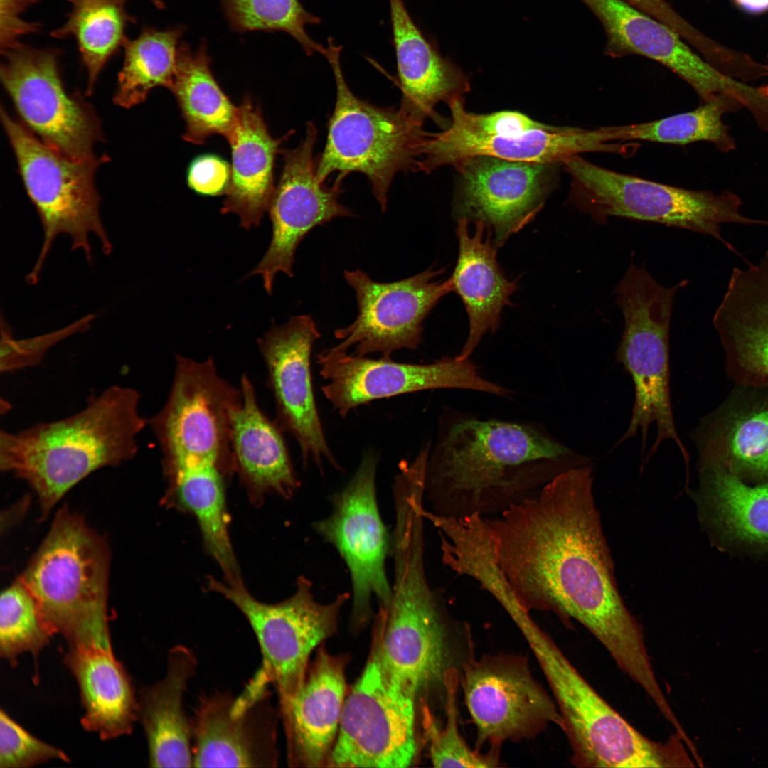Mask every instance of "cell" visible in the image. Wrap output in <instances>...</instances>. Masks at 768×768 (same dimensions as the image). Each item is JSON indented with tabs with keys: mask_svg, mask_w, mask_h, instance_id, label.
I'll use <instances>...</instances> for the list:
<instances>
[{
	"mask_svg": "<svg viewBox=\"0 0 768 768\" xmlns=\"http://www.w3.org/2000/svg\"><path fill=\"white\" fill-rule=\"evenodd\" d=\"M347 654L321 644L294 697L279 703L291 767H326L338 735L346 695Z\"/></svg>",
	"mask_w": 768,
	"mask_h": 768,
	"instance_id": "d4e9b609",
	"label": "cell"
},
{
	"mask_svg": "<svg viewBox=\"0 0 768 768\" xmlns=\"http://www.w3.org/2000/svg\"><path fill=\"white\" fill-rule=\"evenodd\" d=\"M743 108L735 98L719 94L700 102L693 110L647 122L604 127L614 142L646 141L650 142L687 144L698 142L713 144L722 152L736 148L735 141L722 122L729 112Z\"/></svg>",
	"mask_w": 768,
	"mask_h": 768,
	"instance_id": "d590c367",
	"label": "cell"
},
{
	"mask_svg": "<svg viewBox=\"0 0 768 768\" xmlns=\"http://www.w3.org/2000/svg\"><path fill=\"white\" fill-rule=\"evenodd\" d=\"M326 381L321 390L341 417L378 399L437 388H462L505 395L503 387L481 377L469 358H442L429 364L396 362L390 356L371 359L326 349L316 356Z\"/></svg>",
	"mask_w": 768,
	"mask_h": 768,
	"instance_id": "e0dca14e",
	"label": "cell"
},
{
	"mask_svg": "<svg viewBox=\"0 0 768 768\" xmlns=\"http://www.w3.org/2000/svg\"><path fill=\"white\" fill-rule=\"evenodd\" d=\"M592 466L566 470L535 496L486 518L499 566L528 611L584 626L643 689L657 679L641 626L617 589L592 494Z\"/></svg>",
	"mask_w": 768,
	"mask_h": 768,
	"instance_id": "6da1fadb",
	"label": "cell"
},
{
	"mask_svg": "<svg viewBox=\"0 0 768 768\" xmlns=\"http://www.w3.org/2000/svg\"><path fill=\"white\" fill-rule=\"evenodd\" d=\"M317 138L314 124H306V135L293 149H282L283 169L268 211L272 224L270 246L250 275L260 274L264 288L271 294L274 277L282 272L293 277L296 250L314 228L338 217L352 216L338 198L342 181L331 186L321 183L316 175L314 149Z\"/></svg>",
	"mask_w": 768,
	"mask_h": 768,
	"instance_id": "7402d4cb",
	"label": "cell"
},
{
	"mask_svg": "<svg viewBox=\"0 0 768 768\" xmlns=\"http://www.w3.org/2000/svg\"><path fill=\"white\" fill-rule=\"evenodd\" d=\"M595 15L605 35L604 53L613 58L641 55L678 75L698 95L700 102L719 94L754 105L756 87L722 73L693 51L673 29L623 0H580Z\"/></svg>",
	"mask_w": 768,
	"mask_h": 768,
	"instance_id": "603a6c76",
	"label": "cell"
},
{
	"mask_svg": "<svg viewBox=\"0 0 768 768\" xmlns=\"http://www.w3.org/2000/svg\"><path fill=\"white\" fill-rule=\"evenodd\" d=\"M149 1H151L154 4V6H156L158 9H162L164 8V4L163 3L162 0H149Z\"/></svg>",
	"mask_w": 768,
	"mask_h": 768,
	"instance_id": "f907efd6",
	"label": "cell"
},
{
	"mask_svg": "<svg viewBox=\"0 0 768 768\" xmlns=\"http://www.w3.org/2000/svg\"><path fill=\"white\" fill-rule=\"evenodd\" d=\"M424 522L395 523L390 552L394 563L392 598L375 617L381 626L379 658L393 683L416 699L437 683L444 684L449 667L447 637L460 622L449 615L444 598L427 578Z\"/></svg>",
	"mask_w": 768,
	"mask_h": 768,
	"instance_id": "277c9868",
	"label": "cell"
},
{
	"mask_svg": "<svg viewBox=\"0 0 768 768\" xmlns=\"http://www.w3.org/2000/svg\"><path fill=\"white\" fill-rule=\"evenodd\" d=\"M1 78L19 114L43 142L73 159L95 156L100 126L91 107L64 89L57 51L20 43L1 51Z\"/></svg>",
	"mask_w": 768,
	"mask_h": 768,
	"instance_id": "9a60e30c",
	"label": "cell"
},
{
	"mask_svg": "<svg viewBox=\"0 0 768 768\" xmlns=\"http://www.w3.org/2000/svg\"><path fill=\"white\" fill-rule=\"evenodd\" d=\"M68 19L52 36H73L88 74L87 92L91 95L97 76L107 61L127 40L125 28L133 18L126 11L124 0H68Z\"/></svg>",
	"mask_w": 768,
	"mask_h": 768,
	"instance_id": "74e56055",
	"label": "cell"
},
{
	"mask_svg": "<svg viewBox=\"0 0 768 768\" xmlns=\"http://www.w3.org/2000/svg\"><path fill=\"white\" fill-rule=\"evenodd\" d=\"M238 107L235 122L226 139L231 149V180L220 211L238 215L240 226L248 230L257 226L269 209L276 188V155L293 131L274 139L260 110L249 97H244Z\"/></svg>",
	"mask_w": 768,
	"mask_h": 768,
	"instance_id": "4dcf8cb0",
	"label": "cell"
},
{
	"mask_svg": "<svg viewBox=\"0 0 768 768\" xmlns=\"http://www.w3.org/2000/svg\"><path fill=\"white\" fill-rule=\"evenodd\" d=\"M561 164L488 156L461 160L453 165L458 172L454 216L483 223L500 247L542 209L557 183Z\"/></svg>",
	"mask_w": 768,
	"mask_h": 768,
	"instance_id": "ac0fdd59",
	"label": "cell"
},
{
	"mask_svg": "<svg viewBox=\"0 0 768 768\" xmlns=\"http://www.w3.org/2000/svg\"><path fill=\"white\" fill-rule=\"evenodd\" d=\"M232 30L284 31L291 36L311 56L323 54L325 47L308 34L306 25H316L321 19L308 12L299 0H222Z\"/></svg>",
	"mask_w": 768,
	"mask_h": 768,
	"instance_id": "f35d334b",
	"label": "cell"
},
{
	"mask_svg": "<svg viewBox=\"0 0 768 768\" xmlns=\"http://www.w3.org/2000/svg\"><path fill=\"white\" fill-rule=\"evenodd\" d=\"M375 622L364 669L346 697L326 767L402 768L416 760V698L391 682L379 658Z\"/></svg>",
	"mask_w": 768,
	"mask_h": 768,
	"instance_id": "4fadbf2b",
	"label": "cell"
},
{
	"mask_svg": "<svg viewBox=\"0 0 768 768\" xmlns=\"http://www.w3.org/2000/svg\"><path fill=\"white\" fill-rule=\"evenodd\" d=\"M767 68H768V56H767ZM758 89H759V90L760 91V92H761V93H762V95H764V97H767V98H768V83H767V85H762V86L758 87Z\"/></svg>",
	"mask_w": 768,
	"mask_h": 768,
	"instance_id": "681fc988",
	"label": "cell"
},
{
	"mask_svg": "<svg viewBox=\"0 0 768 768\" xmlns=\"http://www.w3.org/2000/svg\"><path fill=\"white\" fill-rule=\"evenodd\" d=\"M713 324L731 376L740 385L768 387V250L733 269Z\"/></svg>",
	"mask_w": 768,
	"mask_h": 768,
	"instance_id": "484cf974",
	"label": "cell"
},
{
	"mask_svg": "<svg viewBox=\"0 0 768 768\" xmlns=\"http://www.w3.org/2000/svg\"><path fill=\"white\" fill-rule=\"evenodd\" d=\"M457 676L454 671L445 680L446 723L439 728L427 706H424V727L430 742V754L435 767H494L498 763L495 753L483 754L473 750L461 735L456 704Z\"/></svg>",
	"mask_w": 768,
	"mask_h": 768,
	"instance_id": "60d3db41",
	"label": "cell"
},
{
	"mask_svg": "<svg viewBox=\"0 0 768 768\" xmlns=\"http://www.w3.org/2000/svg\"><path fill=\"white\" fill-rule=\"evenodd\" d=\"M207 587L231 602L249 622L262 656L252 679L264 686L273 683L279 703L296 695L312 651L336 632L339 613L351 598L349 592H344L331 602H319L311 581L303 575L297 579L292 596L273 604L255 599L242 580L221 582L209 576Z\"/></svg>",
	"mask_w": 768,
	"mask_h": 768,
	"instance_id": "7c38bea8",
	"label": "cell"
},
{
	"mask_svg": "<svg viewBox=\"0 0 768 768\" xmlns=\"http://www.w3.org/2000/svg\"><path fill=\"white\" fill-rule=\"evenodd\" d=\"M444 271L431 267L411 277L383 283L361 270H346L344 278L356 292L358 311L352 324L334 331L340 342L333 348H353L352 354L360 356L373 353L390 356L398 350L416 349L425 318L452 291L449 279L434 281Z\"/></svg>",
	"mask_w": 768,
	"mask_h": 768,
	"instance_id": "2e32d148",
	"label": "cell"
},
{
	"mask_svg": "<svg viewBox=\"0 0 768 768\" xmlns=\"http://www.w3.org/2000/svg\"><path fill=\"white\" fill-rule=\"evenodd\" d=\"M52 759L70 761L63 750L32 735L1 709V768L31 767Z\"/></svg>",
	"mask_w": 768,
	"mask_h": 768,
	"instance_id": "ee69618b",
	"label": "cell"
},
{
	"mask_svg": "<svg viewBox=\"0 0 768 768\" xmlns=\"http://www.w3.org/2000/svg\"><path fill=\"white\" fill-rule=\"evenodd\" d=\"M378 457L367 452L351 479L331 497L332 509L313 523L344 561L352 588L351 625L362 630L373 616L372 600L386 608L392 598L385 568L391 538L381 518L376 493Z\"/></svg>",
	"mask_w": 768,
	"mask_h": 768,
	"instance_id": "5bb4252c",
	"label": "cell"
},
{
	"mask_svg": "<svg viewBox=\"0 0 768 768\" xmlns=\"http://www.w3.org/2000/svg\"><path fill=\"white\" fill-rule=\"evenodd\" d=\"M341 50L329 37L322 54L331 68L336 97L326 144L316 157V175L324 183L335 172L336 179L342 181L351 172L365 174L385 211L394 176L399 171H418L422 144L428 132L423 129L422 121L400 108L380 107L357 97L343 76Z\"/></svg>",
	"mask_w": 768,
	"mask_h": 768,
	"instance_id": "ba28073f",
	"label": "cell"
},
{
	"mask_svg": "<svg viewBox=\"0 0 768 768\" xmlns=\"http://www.w3.org/2000/svg\"><path fill=\"white\" fill-rule=\"evenodd\" d=\"M321 337L309 315L273 325L257 340L273 395L277 423L297 441L304 467L312 462L322 472L324 463L341 466L329 446L316 407L311 354Z\"/></svg>",
	"mask_w": 768,
	"mask_h": 768,
	"instance_id": "ffe728a7",
	"label": "cell"
},
{
	"mask_svg": "<svg viewBox=\"0 0 768 768\" xmlns=\"http://www.w3.org/2000/svg\"><path fill=\"white\" fill-rule=\"evenodd\" d=\"M388 1L398 82L402 94L400 108L422 121L430 117L443 127L446 121L434 111L435 106L462 98L470 90L469 80L429 43L402 0Z\"/></svg>",
	"mask_w": 768,
	"mask_h": 768,
	"instance_id": "83f0119b",
	"label": "cell"
},
{
	"mask_svg": "<svg viewBox=\"0 0 768 768\" xmlns=\"http://www.w3.org/2000/svg\"><path fill=\"white\" fill-rule=\"evenodd\" d=\"M734 4L742 11L753 15L768 11V0H733Z\"/></svg>",
	"mask_w": 768,
	"mask_h": 768,
	"instance_id": "c3c4849f",
	"label": "cell"
},
{
	"mask_svg": "<svg viewBox=\"0 0 768 768\" xmlns=\"http://www.w3.org/2000/svg\"><path fill=\"white\" fill-rule=\"evenodd\" d=\"M1 119L43 230L42 246L26 277L27 283L38 282L53 241L60 234L70 238L71 250H81L90 264L92 262L91 233L99 239L102 252L110 255L112 245L100 219V198L94 183L97 166L107 158H69L38 141L2 106Z\"/></svg>",
	"mask_w": 768,
	"mask_h": 768,
	"instance_id": "8fae6325",
	"label": "cell"
},
{
	"mask_svg": "<svg viewBox=\"0 0 768 768\" xmlns=\"http://www.w3.org/2000/svg\"><path fill=\"white\" fill-rule=\"evenodd\" d=\"M242 402L230 414L234 469L255 498L274 492L292 498L300 484L282 428L259 406L246 374L240 379Z\"/></svg>",
	"mask_w": 768,
	"mask_h": 768,
	"instance_id": "f1b7e54d",
	"label": "cell"
},
{
	"mask_svg": "<svg viewBox=\"0 0 768 768\" xmlns=\"http://www.w3.org/2000/svg\"><path fill=\"white\" fill-rule=\"evenodd\" d=\"M698 501L705 520L723 537L768 550V482L750 485L727 470L699 462Z\"/></svg>",
	"mask_w": 768,
	"mask_h": 768,
	"instance_id": "836d02e7",
	"label": "cell"
},
{
	"mask_svg": "<svg viewBox=\"0 0 768 768\" xmlns=\"http://www.w3.org/2000/svg\"><path fill=\"white\" fill-rule=\"evenodd\" d=\"M270 696L268 687L250 682L237 697L202 695L191 718L193 767H277L280 717Z\"/></svg>",
	"mask_w": 768,
	"mask_h": 768,
	"instance_id": "44dd1931",
	"label": "cell"
},
{
	"mask_svg": "<svg viewBox=\"0 0 768 768\" xmlns=\"http://www.w3.org/2000/svg\"><path fill=\"white\" fill-rule=\"evenodd\" d=\"M54 634L31 592L18 577L1 595V656L15 666L20 654L37 655Z\"/></svg>",
	"mask_w": 768,
	"mask_h": 768,
	"instance_id": "ab89813d",
	"label": "cell"
},
{
	"mask_svg": "<svg viewBox=\"0 0 768 768\" xmlns=\"http://www.w3.org/2000/svg\"><path fill=\"white\" fill-rule=\"evenodd\" d=\"M140 393L114 385L92 394L68 417L0 432V469L35 491L41 518L78 483L105 467L132 460L137 437L148 425L139 412Z\"/></svg>",
	"mask_w": 768,
	"mask_h": 768,
	"instance_id": "3957f363",
	"label": "cell"
},
{
	"mask_svg": "<svg viewBox=\"0 0 768 768\" xmlns=\"http://www.w3.org/2000/svg\"><path fill=\"white\" fill-rule=\"evenodd\" d=\"M230 180L231 166L217 155L198 156L188 169V185L198 194L211 196L225 194Z\"/></svg>",
	"mask_w": 768,
	"mask_h": 768,
	"instance_id": "f6af8a7d",
	"label": "cell"
},
{
	"mask_svg": "<svg viewBox=\"0 0 768 768\" xmlns=\"http://www.w3.org/2000/svg\"><path fill=\"white\" fill-rule=\"evenodd\" d=\"M582 456L529 426L462 420L428 457L424 501L441 516L493 517L579 466Z\"/></svg>",
	"mask_w": 768,
	"mask_h": 768,
	"instance_id": "7a4b0ae2",
	"label": "cell"
},
{
	"mask_svg": "<svg viewBox=\"0 0 768 768\" xmlns=\"http://www.w3.org/2000/svg\"><path fill=\"white\" fill-rule=\"evenodd\" d=\"M469 221L457 220L456 233L459 254L449 278L452 290L463 302L469 321V332L458 359H466L489 332L498 329L501 311L512 304L510 297L517 289L516 281L508 279L496 259L492 233L481 222H476L474 233Z\"/></svg>",
	"mask_w": 768,
	"mask_h": 768,
	"instance_id": "f546056e",
	"label": "cell"
},
{
	"mask_svg": "<svg viewBox=\"0 0 768 768\" xmlns=\"http://www.w3.org/2000/svg\"><path fill=\"white\" fill-rule=\"evenodd\" d=\"M672 287L659 284L644 265L630 264L616 287L615 304L621 309L624 329L616 359L630 374L635 399L631 420L616 447L641 432L644 452L650 425L656 427V437L645 462L653 457L664 440L678 447L686 466L689 455L678 435L672 412L669 386V330L673 299L686 284Z\"/></svg>",
	"mask_w": 768,
	"mask_h": 768,
	"instance_id": "52a82bcc",
	"label": "cell"
},
{
	"mask_svg": "<svg viewBox=\"0 0 768 768\" xmlns=\"http://www.w3.org/2000/svg\"><path fill=\"white\" fill-rule=\"evenodd\" d=\"M516 626L533 653L552 690L572 750L580 767H681L692 762L681 737L654 741L633 727L587 683L561 649L533 619Z\"/></svg>",
	"mask_w": 768,
	"mask_h": 768,
	"instance_id": "5b68a950",
	"label": "cell"
},
{
	"mask_svg": "<svg viewBox=\"0 0 768 768\" xmlns=\"http://www.w3.org/2000/svg\"><path fill=\"white\" fill-rule=\"evenodd\" d=\"M587 152L627 156L629 145L612 142L603 128L594 129L552 126L520 134L477 136L446 129L428 132L421 147L418 171L429 173L442 166H453L466 158L488 156L509 161L539 164L561 163Z\"/></svg>",
	"mask_w": 768,
	"mask_h": 768,
	"instance_id": "cb8c5ba5",
	"label": "cell"
},
{
	"mask_svg": "<svg viewBox=\"0 0 768 768\" xmlns=\"http://www.w3.org/2000/svg\"><path fill=\"white\" fill-rule=\"evenodd\" d=\"M37 0H1L0 40L1 51L18 43L21 35L37 31L38 24L23 21L20 15Z\"/></svg>",
	"mask_w": 768,
	"mask_h": 768,
	"instance_id": "7dc6e473",
	"label": "cell"
},
{
	"mask_svg": "<svg viewBox=\"0 0 768 768\" xmlns=\"http://www.w3.org/2000/svg\"><path fill=\"white\" fill-rule=\"evenodd\" d=\"M571 177L569 202L596 223L612 217L663 224L712 236L738 254L722 236V223L765 225L740 212V197L663 184L607 169L572 156L562 162Z\"/></svg>",
	"mask_w": 768,
	"mask_h": 768,
	"instance_id": "9c48e42d",
	"label": "cell"
},
{
	"mask_svg": "<svg viewBox=\"0 0 768 768\" xmlns=\"http://www.w3.org/2000/svg\"><path fill=\"white\" fill-rule=\"evenodd\" d=\"M451 122L444 129L459 134L477 136H503L550 129L552 126L539 122L517 111H501L490 114H476L465 109L464 98L449 102Z\"/></svg>",
	"mask_w": 768,
	"mask_h": 768,
	"instance_id": "b9f144b4",
	"label": "cell"
},
{
	"mask_svg": "<svg viewBox=\"0 0 768 768\" xmlns=\"http://www.w3.org/2000/svg\"><path fill=\"white\" fill-rule=\"evenodd\" d=\"M185 30L183 26L162 31L145 28L137 38L126 41L124 64L114 97L116 105L129 108L144 102L156 87L171 89L178 45Z\"/></svg>",
	"mask_w": 768,
	"mask_h": 768,
	"instance_id": "8d00e7d4",
	"label": "cell"
},
{
	"mask_svg": "<svg viewBox=\"0 0 768 768\" xmlns=\"http://www.w3.org/2000/svg\"><path fill=\"white\" fill-rule=\"evenodd\" d=\"M170 392L148 420L166 479L187 473L235 471L230 414L242 400L218 373L212 358L198 362L176 354Z\"/></svg>",
	"mask_w": 768,
	"mask_h": 768,
	"instance_id": "30bf717a",
	"label": "cell"
},
{
	"mask_svg": "<svg viewBox=\"0 0 768 768\" xmlns=\"http://www.w3.org/2000/svg\"><path fill=\"white\" fill-rule=\"evenodd\" d=\"M692 432L699 462L768 482V387L741 385Z\"/></svg>",
	"mask_w": 768,
	"mask_h": 768,
	"instance_id": "4316f807",
	"label": "cell"
},
{
	"mask_svg": "<svg viewBox=\"0 0 768 768\" xmlns=\"http://www.w3.org/2000/svg\"><path fill=\"white\" fill-rule=\"evenodd\" d=\"M94 318L93 314H89L61 329L33 338L16 339L10 326L1 317V373H11L39 364L52 346L72 334L85 331Z\"/></svg>",
	"mask_w": 768,
	"mask_h": 768,
	"instance_id": "7bdbcfd3",
	"label": "cell"
},
{
	"mask_svg": "<svg viewBox=\"0 0 768 768\" xmlns=\"http://www.w3.org/2000/svg\"><path fill=\"white\" fill-rule=\"evenodd\" d=\"M174 95L186 122L184 140L203 144L213 135L226 139L236 120L238 107L225 95L210 69L206 44L196 50L181 43L176 73L170 90Z\"/></svg>",
	"mask_w": 768,
	"mask_h": 768,
	"instance_id": "e575fe53",
	"label": "cell"
},
{
	"mask_svg": "<svg viewBox=\"0 0 768 768\" xmlns=\"http://www.w3.org/2000/svg\"><path fill=\"white\" fill-rule=\"evenodd\" d=\"M623 1L671 27L698 52H701L707 46L709 38L687 21L667 1Z\"/></svg>",
	"mask_w": 768,
	"mask_h": 768,
	"instance_id": "bcb514c9",
	"label": "cell"
},
{
	"mask_svg": "<svg viewBox=\"0 0 768 768\" xmlns=\"http://www.w3.org/2000/svg\"><path fill=\"white\" fill-rule=\"evenodd\" d=\"M198 661L183 645L169 650L163 679L144 688L138 700V720L148 744L151 767H192V724L183 709L188 683Z\"/></svg>",
	"mask_w": 768,
	"mask_h": 768,
	"instance_id": "1f68e13d",
	"label": "cell"
},
{
	"mask_svg": "<svg viewBox=\"0 0 768 768\" xmlns=\"http://www.w3.org/2000/svg\"><path fill=\"white\" fill-rule=\"evenodd\" d=\"M462 688L479 743L530 738L550 724L562 728L555 700L517 657L486 656L468 663Z\"/></svg>",
	"mask_w": 768,
	"mask_h": 768,
	"instance_id": "d6986e66",
	"label": "cell"
},
{
	"mask_svg": "<svg viewBox=\"0 0 768 768\" xmlns=\"http://www.w3.org/2000/svg\"><path fill=\"white\" fill-rule=\"evenodd\" d=\"M65 663L79 687L85 710L83 728L102 740L129 735L138 719V700L131 679L111 646L71 645Z\"/></svg>",
	"mask_w": 768,
	"mask_h": 768,
	"instance_id": "d6a6232c",
	"label": "cell"
},
{
	"mask_svg": "<svg viewBox=\"0 0 768 768\" xmlns=\"http://www.w3.org/2000/svg\"><path fill=\"white\" fill-rule=\"evenodd\" d=\"M110 550L85 519L64 506L20 578L54 634L70 646H110Z\"/></svg>",
	"mask_w": 768,
	"mask_h": 768,
	"instance_id": "8992f818",
	"label": "cell"
}]
</instances>
